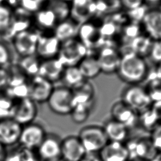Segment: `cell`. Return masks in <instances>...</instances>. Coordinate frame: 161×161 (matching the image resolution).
<instances>
[{
  "instance_id": "cell-47",
  "label": "cell",
  "mask_w": 161,
  "mask_h": 161,
  "mask_svg": "<svg viewBox=\"0 0 161 161\" xmlns=\"http://www.w3.org/2000/svg\"><path fill=\"white\" fill-rule=\"evenodd\" d=\"M7 150L0 143V161H5L7 155Z\"/></svg>"
},
{
  "instance_id": "cell-30",
  "label": "cell",
  "mask_w": 161,
  "mask_h": 161,
  "mask_svg": "<svg viewBox=\"0 0 161 161\" xmlns=\"http://www.w3.org/2000/svg\"><path fill=\"white\" fill-rule=\"evenodd\" d=\"M55 14L58 22L70 18V3L65 0H48L44 5Z\"/></svg>"
},
{
  "instance_id": "cell-51",
  "label": "cell",
  "mask_w": 161,
  "mask_h": 161,
  "mask_svg": "<svg viewBox=\"0 0 161 161\" xmlns=\"http://www.w3.org/2000/svg\"><path fill=\"white\" fill-rule=\"evenodd\" d=\"M53 161H64V160L61 158H59V159H57V160H53Z\"/></svg>"
},
{
  "instance_id": "cell-33",
  "label": "cell",
  "mask_w": 161,
  "mask_h": 161,
  "mask_svg": "<svg viewBox=\"0 0 161 161\" xmlns=\"http://www.w3.org/2000/svg\"><path fill=\"white\" fill-rule=\"evenodd\" d=\"M84 79L77 66L65 67L61 78L64 86L72 88Z\"/></svg>"
},
{
  "instance_id": "cell-48",
  "label": "cell",
  "mask_w": 161,
  "mask_h": 161,
  "mask_svg": "<svg viewBox=\"0 0 161 161\" xmlns=\"http://www.w3.org/2000/svg\"><path fill=\"white\" fill-rule=\"evenodd\" d=\"M154 74L157 79L161 80V62L157 64Z\"/></svg>"
},
{
  "instance_id": "cell-31",
  "label": "cell",
  "mask_w": 161,
  "mask_h": 161,
  "mask_svg": "<svg viewBox=\"0 0 161 161\" xmlns=\"http://www.w3.org/2000/svg\"><path fill=\"white\" fill-rule=\"evenodd\" d=\"M160 123V121L152 108L138 113V125L148 132L151 133Z\"/></svg>"
},
{
  "instance_id": "cell-53",
  "label": "cell",
  "mask_w": 161,
  "mask_h": 161,
  "mask_svg": "<svg viewBox=\"0 0 161 161\" xmlns=\"http://www.w3.org/2000/svg\"><path fill=\"white\" fill-rule=\"evenodd\" d=\"M65 1H68V2H69V3H70V2L72 0H65Z\"/></svg>"
},
{
  "instance_id": "cell-5",
  "label": "cell",
  "mask_w": 161,
  "mask_h": 161,
  "mask_svg": "<svg viewBox=\"0 0 161 161\" xmlns=\"http://www.w3.org/2000/svg\"><path fill=\"white\" fill-rule=\"evenodd\" d=\"M47 103L53 113L61 116L70 114L74 108L71 89L64 85L54 87Z\"/></svg>"
},
{
  "instance_id": "cell-18",
  "label": "cell",
  "mask_w": 161,
  "mask_h": 161,
  "mask_svg": "<svg viewBox=\"0 0 161 161\" xmlns=\"http://www.w3.org/2000/svg\"><path fill=\"white\" fill-rule=\"evenodd\" d=\"M140 24L144 33L153 41L161 40V8L148 9Z\"/></svg>"
},
{
  "instance_id": "cell-40",
  "label": "cell",
  "mask_w": 161,
  "mask_h": 161,
  "mask_svg": "<svg viewBox=\"0 0 161 161\" xmlns=\"http://www.w3.org/2000/svg\"><path fill=\"white\" fill-rule=\"evenodd\" d=\"M148 56L156 64L161 62V40L153 41Z\"/></svg>"
},
{
  "instance_id": "cell-36",
  "label": "cell",
  "mask_w": 161,
  "mask_h": 161,
  "mask_svg": "<svg viewBox=\"0 0 161 161\" xmlns=\"http://www.w3.org/2000/svg\"><path fill=\"white\" fill-rule=\"evenodd\" d=\"M148 82L146 89L151 100L153 103L161 100V80L157 79L155 74L152 77H147Z\"/></svg>"
},
{
  "instance_id": "cell-17",
  "label": "cell",
  "mask_w": 161,
  "mask_h": 161,
  "mask_svg": "<svg viewBox=\"0 0 161 161\" xmlns=\"http://www.w3.org/2000/svg\"><path fill=\"white\" fill-rule=\"evenodd\" d=\"M22 126L11 118L0 119V143L5 148L18 143Z\"/></svg>"
},
{
  "instance_id": "cell-50",
  "label": "cell",
  "mask_w": 161,
  "mask_h": 161,
  "mask_svg": "<svg viewBox=\"0 0 161 161\" xmlns=\"http://www.w3.org/2000/svg\"><path fill=\"white\" fill-rule=\"evenodd\" d=\"M130 161H149V160H142V159H133V160H130Z\"/></svg>"
},
{
  "instance_id": "cell-14",
  "label": "cell",
  "mask_w": 161,
  "mask_h": 161,
  "mask_svg": "<svg viewBox=\"0 0 161 161\" xmlns=\"http://www.w3.org/2000/svg\"><path fill=\"white\" fill-rule=\"evenodd\" d=\"M28 85V97L36 104L46 103L54 88L52 82L38 75L30 78Z\"/></svg>"
},
{
  "instance_id": "cell-6",
  "label": "cell",
  "mask_w": 161,
  "mask_h": 161,
  "mask_svg": "<svg viewBox=\"0 0 161 161\" xmlns=\"http://www.w3.org/2000/svg\"><path fill=\"white\" fill-rule=\"evenodd\" d=\"M40 31L35 27L16 34L11 39L16 53L24 57L36 55V45Z\"/></svg>"
},
{
  "instance_id": "cell-38",
  "label": "cell",
  "mask_w": 161,
  "mask_h": 161,
  "mask_svg": "<svg viewBox=\"0 0 161 161\" xmlns=\"http://www.w3.org/2000/svg\"><path fill=\"white\" fill-rule=\"evenodd\" d=\"M12 64V55L8 46L0 41V67H8Z\"/></svg>"
},
{
  "instance_id": "cell-45",
  "label": "cell",
  "mask_w": 161,
  "mask_h": 161,
  "mask_svg": "<svg viewBox=\"0 0 161 161\" xmlns=\"http://www.w3.org/2000/svg\"><path fill=\"white\" fill-rule=\"evenodd\" d=\"M144 4L148 9L160 8L161 7V0H144Z\"/></svg>"
},
{
  "instance_id": "cell-23",
  "label": "cell",
  "mask_w": 161,
  "mask_h": 161,
  "mask_svg": "<svg viewBox=\"0 0 161 161\" xmlns=\"http://www.w3.org/2000/svg\"><path fill=\"white\" fill-rule=\"evenodd\" d=\"M57 23L54 13L45 6L33 14V25L40 32L53 30Z\"/></svg>"
},
{
  "instance_id": "cell-41",
  "label": "cell",
  "mask_w": 161,
  "mask_h": 161,
  "mask_svg": "<svg viewBox=\"0 0 161 161\" xmlns=\"http://www.w3.org/2000/svg\"><path fill=\"white\" fill-rule=\"evenodd\" d=\"M150 137L157 152H161V123L150 133Z\"/></svg>"
},
{
  "instance_id": "cell-7",
  "label": "cell",
  "mask_w": 161,
  "mask_h": 161,
  "mask_svg": "<svg viewBox=\"0 0 161 161\" xmlns=\"http://www.w3.org/2000/svg\"><path fill=\"white\" fill-rule=\"evenodd\" d=\"M125 143L129 153L130 160L142 159L151 161L158 152L150 136L128 139Z\"/></svg>"
},
{
  "instance_id": "cell-26",
  "label": "cell",
  "mask_w": 161,
  "mask_h": 161,
  "mask_svg": "<svg viewBox=\"0 0 161 161\" xmlns=\"http://www.w3.org/2000/svg\"><path fill=\"white\" fill-rule=\"evenodd\" d=\"M79 25L70 18L57 23L52 33L53 35L61 42L76 38Z\"/></svg>"
},
{
  "instance_id": "cell-37",
  "label": "cell",
  "mask_w": 161,
  "mask_h": 161,
  "mask_svg": "<svg viewBox=\"0 0 161 161\" xmlns=\"http://www.w3.org/2000/svg\"><path fill=\"white\" fill-rule=\"evenodd\" d=\"M13 12V9L5 3L0 4V33L3 35L9 28Z\"/></svg>"
},
{
  "instance_id": "cell-11",
  "label": "cell",
  "mask_w": 161,
  "mask_h": 161,
  "mask_svg": "<svg viewBox=\"0 0 161 161\" xmlns=\"http://www.w3.org/2000/svg\"><path fill=\"white\" fill-rule=\"evenodd\" d=\"M62 139L53 133H47L46 136L35 152L40 161H53L61 158Z\"/></svg>"
},
{
  "instance_id": "cell-3",
  "label": "cell",
  "mask_w": 161,
  "mask_h": 161,
  "mask_svg": "<svg viewBox=\"0 0 161 161\" xmlns=\"http://www.w3.org/2000/svg\"><path fill=\"white\" fill-rule=\"evenodd\" d=\"M77 136L86 152H99L109 142L103 126L94 125L82 128Z\"/></svg>"
},
{
  "instance_id": "cell-15",
  "label": "cell",
  "mask_w": 161,
  "mask_h": 161,
  "mask_svg": "<svg viewBox=\"0 0 161 161\" xmlns=\"http://www.w3.org/2000/svg\"><path fill=\"white\" fill-rule=\"evenodd\" d=\"M110 113L112 119L123 124L129 130L138 125V113L121 99L113 103L110 109Z\"/></svg>"
},
{
  "instance_id": "cell-2",
  "label": "cell",
  "mask_w": 161,
  "mask_h": 161,
  "mask_svg": "<svg viewBox=\"0 0 161 161\" xmlns=\"http://www.w3.org/2000/svg\"><path fill=\"white\" fill-rule=\"evenodd\" d=\"M88 50L76 37L61 42L57 58L65 67L77 66Z\"/></svg>"
},
{
  "instance_id": "cell-39",
  "label": "cell",
  "mask_w": 161,
  "mask_h": 161,
  "mask_svg": "<svg viewBox=\"0 0 161 161\" xmlns=\"http://www.w3.org/2000/svg\"><path fill=\"white\" fill-rule=\"evenodd\" d=\"M46 0H20V7L33 14L44 5Z\"/></svg>"
},
{
  "instance_id": "cell-34",
  "label": "cell",
  "mask_w": 161,
  "mask_h": 161,
  "mask_svg": "<svg viewBox=\"0 0 161 161\" xmlns=\"http://www.w3.org/2000/svg\"><path fill=\"white\" fill-rule=\"evenodd\" d=\"M19 148L9 153L7 152L5 161H40L35 150H28L19 145Z\"/></svg>"
},
{
  "instance_id": "cell-4",
  "label": "cell",
  "mask_w": 161,
  "mask_h": 161,
  "mask_svg": "<svg viewBox=\"0 0 161 161\" xmlns=\"http://www.w3.org/2000/svg\"><path fill=\"white\" fill-rule=\"evenodd\" d=\"M121 100L137 113L151 108V100L145 87L139 84H128L121 92Z\"/></svg>"
},
{
  "instance_id": "cell-28",
  "label": "cell",
  "mask_w": 161,
  "mask_h": 161,
  "mask_svg": "<svg viewBox=\"0 0 161 161\" xmlns=\"http://www.w3.org/2000/svg\"><path fill=\"white\" fill-rule=\"evenodd\" d=\"M153 42V41L148 35L142 33L128 45L129 51L145 58L148 56Z\"/></svg>"
},
{
  "instance_id": "cell-32",
  "label": "cell",
  "mask_w": 161,
  "mask_h": 161,
  "mask_svg": "<svg viewBox=\"0 0 161 161\" xmlns=\"http://www.w3.org/2000/svg\"><path fill=\"white\" fill-rule=\"evenodd\" d=\"M97 14L110 16L123 10L120 0H95Z\"/></svg>"
},
{
  "instance_id": "cell-49",
  "label": "cell",
  "mask_w": 161,
  "mask_h": 161,
  "mask_svg": "<svg viewBox=\"0 0 161 161\" xmlns=\"http://www.w3.org/2000/svg\"><path fill=\"white\" fill-rule=\"evenodd\" d=\"M151 161H161V152H158Z\"/></svg>"
},
{
  "instance_id": "cell-25",
  "label": "cell",
  "mask_w": 161,
  "mask_h": 161,
  "mask_svg": "<svg viewBox=\"0 0 161 161\" xmlns=\"http://www.w3.org/2000/svg\"><path fill=\"white\" fill-rule=\"evenodd\" d=\"M103 128L109 142L125 143L128 139L130 130L111 118L104 122Z\"/></svg>"
},
{
  "instance_id": "cell-19",
  "label": "cell",
  "mask_w": 161,
  "mask_h": 161,
  "mask_svg": "<svg viewBox=\"0 0 161 161\" xmlns=\"http://www.w3.org/2000/svg\"><path fill=\"white\" fill-rule=\"evenodd\" d=\"M32 25L33 14L18 7L13 9L9 28L4 36L11 40L16 34L31 28Z\"/></svg>"
},
{
  "instance_id": "cell-27",
  "label": "cell",
  "mask_w": 161,
  "mask_h": 161,
  "mask_svg": "<svg viewBox=\"0 0 161 161\" xmlns=\"http://www.w3.org/2000/svg\"><path fill=\"white\" fill-rule=\"evenodd\" d=\"M77 67L86 80L95 78L101 72L96 55L89 52L79 62Z\"/></svg>"
},
{
  "instance_id": "cell-43",
  "label": "cell",
  "mask_w": 161,
  "mask_h": 161,
  "mask_svg": "<svg viewBox=\"0 0 161 161\" xmlns=\"http://www.w3.org/2000/svg\"><path fill=\"white\" fill-rule=\"evenodd\" d=\"M9 82V72L7 68L0 67V92L4 90Z\"/></svg>"
},
{
  "instance_id": "cell-42",
  "label": "cell",
  "mask_w": 161,
  "mask_h": 161,
  "mask_svg": "<svg viewBox=\"0 0 161 161\" xmlns=\"http://www.w3.org/2000/svg\"><path fill=\"white\" fill-rule=\"evenodd\" d=\"M123 10L131 11L138 8L144 4V0H120Z\"/></svg>"
},
{
  "instance_id": "cell-9",
  "label": "cell",
  "mask_w": 161,
  "mask_h": 161,
  "mask_svg": "<svg viewBox=\"0 0 161 161\" xmlns=\"http://www.w3.org/2000/svg\"><path fill=\"white\" fill-rule=\"evenodd\" d=\"M101 72L109 74L116 72L119 67L121 53L112 43H105L96 54Z\"/></svg>"
},
{
  "instance_id": "cell-35",
  "label": "cell",
  "mask_w": 161,
  "mask_h": 161,
  "mask_svg": "<svg viewBox=\"0 0 161 161\" xmlns=\"http://www.w3.org/2000/svg\"><path fill=\"white\" fill-rule=\"evenodd\" d=\"M94 103L78 104L74 107L70 115L72 121L77 124L84 123L89 118Z\"/></svg>"
},
{
  "instance_id": "cell-12",
  "label": "cell",
  "mask_w": 161,
  "mask_h": 161,
  "mask_svg": "<svg viewBox=\"0 0 161 161\" xmlns=\"http://www.w3.org/2000/svg\"><path fill=\"white\" fill-rule=\"evenodd\" d=\"M37 113V104L30 98L26 97L16 101L11 118L23 126L33 123Z\"/></svg>"
},
{
  "instance_id": "cell-44",
  "label": "cell",
  "mask_w": 161,
  "mask_h": 161,
  "mask_svg": "<svg viewBox=\"0 0 161 161\" xmlns=\"http://www.w3.org/2000/svg\"><path fill=\"white\" fill-rule=\"evenodd\" d=\"M79 161H101L99 152H86Z\"/></svg>"
},
{
  "instance_id": "cell-46",
  "label": "cell",
  "mask_w": 161,
  "mask_h": 161,
  "mask_svg": "<svg viewBox=\"0 0 161 161\" xmlns=\"http://www.w3.org/2000/svg\"><path fill=\"white\" fill-rule=\"evenodd\" d=\"M151 108L161 123V100L153 103Z\"/></svg>"
},
{
  "instance_id": "cell-10",
  "label": "cell",
  "mask_w": 161,
  "mask_h": 161,
  "mask_svg": "<svg viewBox=\"0 0 161 161\" xmlns=\"http://www.w3.org/2000/svg\"><path fill=\"white\" fill-rule=\"evenodd\" d=\"M45 128L38 123H31L22 126L18 143L23 148L36 150L46 136Z\"/></svg>"
},
{
  "instance_id": "cell-13",
  "label": "cell",
  "mask_w": 161,
  "mask_h": 161,
  "mask_svg": "<svg viewBox=\"0 0 161 161\" xmlns=\"http://www.w3.org/2000/svg\"><path fill=\"white\" fill-rule=\"evenodd\" d=\"M70 6V18L79 25L97 15L95 0H72Z\"/></svg>"
},
{
  "instance_id": "cell-1",
  "label": "cell",
  "mask_w": 161,
  "mask_h": 161,
  "mask_svg": "<svg viewBox=\"0 0 161 161\" xmlns=\"http://www.w3.org/2000/svg\"><path fill=\"white\" fill-rule=\"evenodd\" d=\"M121 53L120 63L116 73L128 84H139L148 74V67L145 58L129 50Z\"/></svg>"
},
{
  "instance_id": "cell-52",
  "label": "cell",
  "mask_w": 161,
  "mask_h": 161,
  "mask_svg": "<svg viewBox=\"0 0 161 161\" xmlns=\"http://www.w3.org/2000/svg\"><path fill=\"white\" fill-rule=\"evenodd\" d=\"M6 0H0V4H3V3H4Z\"/></svg>"
},
{
  "instance_id": "cell-21",
  "label": "cell",
  "mask_w": 161,
  "mask_h": 161,
  "mask_svg": "<svg viewBox=\"0 0 161 161\" xmlns=\"http://www.w3.org/2000/svg\"><path fill=\"white\" fill-rule=\"evenodd\" d=\"M64 69L65 67L57 57L41 60L38 75L53 84L61 80Z\"/></svg>"
},
{
  "instance_id": "cell-20",
  "label": "cell",
  "mask_w": 161,
  "mask_h": 161,
  "mask_svg": "<svg viewBox=\"0 0 161 161\" xmlns=\"http://www.w3.org/2000/svg\"><path fill=\"white\" fill-rule=\"evenodd\" d=\"M85 152L77 136L70 135L62 139L61 158L64 161H79Z\"/></svg>"
},
{
  "instance_id": "cell-8",
  "label": "cell",
  "mask_w": 161,
  "mask_h": 161,
  "mask_svg": "<svg viewBox=\"0 0 161 161\" xmlns=\"http://www.w3.org/2000/svg\"><path fill=\"white\" fill-rule=\"evenodd\" d=\"M77 38L85 45L88 52L99 49L105 44L99 25L92 20L79 25Z\"/></svg>"
},
{
  "instance_id": "cell-16",
  "label": "cell",
  "mask_w": 161,
  "mask_h": 161,
  "mask_svg": "<svg viewBox=\"0 0 161 161\" xmlns=\"http://www.w3.org/2000/svg\"><path fill=\"white\" fill-rule=\"evenodd\" d=\"M60 42L53 35L47 32H40L36 49V55L40 60L57 57Z\"/></svg>"
},
{
  "instance_id": "cell-29",
  "label": "cell",
  "mask_w": 161,
  "mask_h": 161,
  "mask_svg": "<svg viewBox=\"0 0 161 161\" xmlns=\"http://www.w3.org/2000/svg\"><path fill=\"white\" fill-rule=\"evenodd\" d=\"M41 60L36 55L20 57L17 65L23 73L28 78L38 75Z\"/></svg>"
},
{
  "instance_id": "cell-24",
  "label": "cell",
  "mask_w": 161,
  "mask_h": 161,
  "mask_svg": "<svg viewBox=\"0 0 161 161\" xmlns=\"http://www.w3.org/2000/svg\"><path fill=\"white\" fill-rule=\"evenodd\" d=\"M73 96L74 107L78 104L94 103L95 89L89 80H84L70 88Z\"/></svg>"
},
{
  "instance_id": "cell-22",
  "label": "cell",
  "mask_w": 161,
  "mask_h": 161,
  "mask_svg": "<svg viewBox=\"0 0 161 161\" xmlns=\"http://www.w3.org/2000/svg\"><path fill=\"white\" fill-rule=\"evenodd\" d=\"M101 161H130L125 143L108 142L99 152Z\"/></svg>"
}]
</instances>
